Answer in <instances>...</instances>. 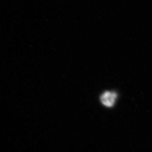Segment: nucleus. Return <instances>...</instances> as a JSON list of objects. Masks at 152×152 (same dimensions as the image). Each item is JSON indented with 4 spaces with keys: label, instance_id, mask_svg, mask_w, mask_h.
<instances>
[{
    "label": "nucleus",
    "instance_id": "obj_1",
    "mask_svg": "<svg viewBox=\"0 0 152 152\" xmlns=\"http://www.w3.org/2000/svg\"><path fill=\"white\" fill-rule=\"evenodd\" d=\"M117 99V94L114 92H104L100 98L101 102L104 106L108 107H112Z\"/></svg>",
    "mask_w": 152,
    "mask_h": 152
}]
</instances>
